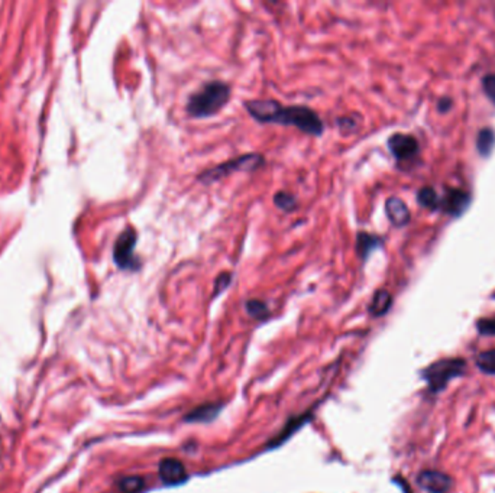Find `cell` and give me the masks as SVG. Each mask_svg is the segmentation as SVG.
I'll use <instances>...</instances> for the list:
<instances>
[{
  "label": "cell",
  "mask_w": 495,
  "mask_h": 493,
  "mask_svg": "<svg viewBox=\"0 0 495 493\" xmlns=\"http://www.w3.org/2000/svg\"><path fill=\"white\" fill-rule=\"evenodd\" d=\"M245 108L261 123L294 126L312 136H320L324 130L319 115L307 106H283L277 100L261 99L245 101Z\"/></svg>",
  "instance_id": "cell-1"
},
{
  "label": "cell",
  "mask_w": 495,
  "mask_h": 493,
  "mask_svg": "<svg viewBox=\"0 0 495 493\" xmlns=\"http://www.w3.org/2000/svg\"><path fill=\"white\" fill-rule=\"evenodd\" d=\"M229 99L231 86L228 83L219 80L209 81L188 97L185 111L191 118H210L225 107Z\"/></svg>",
  "instance_id": "cell-2"
},
{
  "label": "cell",
  "mask_w": 495,
  "mask_h": 493,
  "mask_svg": "<svg viewBox=\"0 0 495 493\" xmlns=\"http://www.w3.org/2000/svg\"><path fill=\"white\" fill-rule=\"evenodd\" d=\"M466 361L462 358L439 359L422 370V379L427 383L432 394L442 392L449 382L460 377L466 372Z\"/></svg>",
  "instance_id": "cell-3"
},
{
  "label": "cell",
  "mask_w": 495,
  "mask_h": 493,
  "mask_svg": "<svg viewBox=\"0 0 495 493\" xmlns=\"http://www.w3.org/2000/svg\"><path fill=\"white\" fill-rule=\"evenodd\" d=\"M265 158L261 154H246V155H240L235 159H231L228 162L220 163V166H216L213 168H209L206 171H203L197 180L200 182H203L204 185H209L212 182H216L219 180H222L228 175H231L232 173H238V171H243V173H252L255 170H258L259 167L264 166Z\"/></svg>",
  "instance_id": "cell-4"
},
{
  "label": "cell",
  "mask_w": 495,
  "mask_h": 493,
  "mask_svg": "<svg viewBox=\"0 0 495 493\" xmlns=\"http://www.w3.org/2000/svg\"><path fill=\"white\" fill-rule=\"evenodd\" d=\"M138 235L135 229H125L115 242L114 261L119 269L138 270L141 268V259L135 255Z\"/></svg>",
  "instance_id": "cell-5"
},
{
  "label": "cell",
  "mask_w": 495,
  "mask_h": 493,
  "mask_svg": "<svg viewBox=\"0 0 495 493\" xmlns=\"http://www.w3.org/2000/svg\"><path fill=\"white\" fill-rule=\"evenodd\" d=\"M387 145L398 163H410L416 161L420 154V144L412 135L394 133L389 138Z\"/></svg>",
  "instance_id": "cell-6"
},
{
  "label": "cell",
  "mask_w": 495,
  "mask_h": 493,
  "mask_svg": "<svg viewBox=\"0 0 495 493\" xmlns=\"http://www.w3.org/2000/svg\"><path fill=\"white\" fill-rule=\"evenodd\" d=\"M471 204V194L460 188H446L445 194L440 197V207L444 213L451 217H460Z\"/></svg>",
  "instance_id": "cell-7"
},
{
  "label": "cell",
  "mask_w": 495,
  "mask_h": 493,
  "mask_svg": "<svg viewBox=\"0 0 495 493\" xmlns=\"http://www.w3.org/2000/svg\"><path fill=\"white\" fill-rule=\"evenodd\" d=\"M417 485L427 493H448L453 487V479L439 470H422L417 475Z\"/></svg>",
  "instance_id": "cell-8"
},
{
  "label": "cell",
  "mask_w": 495,
  "mask_h": 493,
  "mask_svg": "<svg viewBox=\"0 0 495 493\" xmlns=\"http://www.w3.org/2000/svg\"><path fill=\"white\" fill-rule=\"evenodd\" d=\"M158 475H159L161 480L169 486H177V485L185 482L188 478L184 464L178 458H174V457H169V458H164L159 461Z\"/></svg>",
  "instance_id": "cell-9"
},
{
  "label": "cell",
  "mask_w": 495,
  "mask_h": 493,
  "mask_svg": "<svg viewBox=\"0 0 495 493\" xmlns=\"http://www.w3.org/2000/svg\"><path fill=\"white\" fill-rule=\"evenodd\" d=\"M385 213H387L390 223L396 227H404L410 223L411 213L407 204L398 197H390L385 201Z\"/></svg>",
  "instance_id": "cell-10"
},
{
  "label": "cell",
  "mask_w": 495,
  "mask_h": 493,
  "mask_svg": "<svg viewBox=\"0 0 495 493\" xmlns=\"http://www.w3.org/2000/svg\"><path fill=\"white\" fill-rule=\"evenodd\" d=\"M220 409H222V404H214V402L203 404L195 409H191L184 417V420L188 423H210L219 416Z\"/></svg>",
  "instance_id": "cell-11"
},
{
  "label": "cell",
  "mask_w": 495,
  "mask_h": 493,
  "mask_svg": "<svg viewBox=\"0 0 495 493\" xmlns=\"http://www.w3.org/2000/svg\"><path fill=\"white\" fill-rule=\"evenodd\" d=\"M382 244L384 240L379 236L367 232H360L356 237V252L361 259L365 261L374 251L379 249Z\"/></svg>",
  "instance_id": "cell-12"
},
{
  "label": "cell",
  "mask_w": 495,
  "mask_h": 493,
  "mask_svg": "<svg viewBox=\"0 0 495 493\" xmlns=\"http://www.w3.org/2000/svg\"><path fill=\"white\" fill-rule=\"evenodd\" d=\"M393 306V295L387 289H378L369 304V313L374 317H382L390 311Z\"/></svg>",
  "instance_id": "cell-13"
},
{
  "label": "cell",
  "mask_w": 495,
  "mask_h": 493,
  "mask_svg": "<svg viewBox=\"0 0 495 493\" xmlns=\"http://www.w3.org/2000/svg\"><path fill=\"white\" fill-rule=\"evenodd\" d=\"M495 148V130L492 127H482L477 136V151L487 158Z\"/></svg>",
  "instance_id": "cell-14"
},
{
  "label": "cell",
  "mask_w": 495,
  "mask_h": 493,
  "mask_svg": "<svg viewBox=\"0 0 495 493\" xmlns=\"http://www.w3.org/2000/svg\"><path fill=\"white\" fill-rule=\"evenodd\" d=\"M417 203L430 211H436L440 207V196L437 194V191L433 187H422L417 191Z\"/></svg>",
  "instance_id": "cell-15"
},
{
  "label": "cell",
  "mask_w": 495,
  "mask_h": 493,
  "mask_svg": "<svg viewBox=\"0 0 495 493\" xmlns=\"http://www.w3.org/2000/svg\"><path fill=\"white\" fill-rule=\"evenodd\" d=\"M475 365L482 373L495 376V349L485 350L477 354Z\"/></svg>",
  "instance_id": "cell-16"
},
{
  "label": "cell",
  "mask_w": 495,
  "mask_h": 493,
  "mask_svg": "<svg viewBox=\"0 0 495 493\" xmlns=\"http://www.w3.org/2000/svg\"><path fill=\"white\" fill-rule=\"evenodd\" d=\"M245 310L252 318H257V320H264L269 316L268 306L264 303V301H259V299L246 301Z\"/></svg>",
  "instance_id": "cell-17"
},
{
  "label": "cell",
  "mask_w": 495,
  "mask_h": 493,
  "mask_svg": "<svg viewBox=\"0 0 495 493\" xmlns=\"http://www.w3.org/2000/svg\"><path fill=\"white\" fill-rule=\"evenodd\" d=\"M144 486L145 480L141 476H128L119 482V489L122 493H141Z\"/></svg>",
  "instance_id": "cell-18"
},
{
  "label": "cell",
  "mask_w": 495,
  "mask_h": 493,
  "mask_svg": "<svg viewBox=\"0 0 495 493\" xmlns=\"http://www.w3.org/2000/svg\"><path fill=\"white\" fill-rule=\"evenodd\" d=\"M274 204L287 213H291L297 208L295 197L293 194L287 193V191H279V193L274 196Z\"/></svg>",
  "instance_id": "cell-19"
},
{
  "label": "cell",
  "mask_w": 495,
  "mask_h": 493,
  "mask_svg": "<svg viewBox=\"0 0 495 493\" xmlns=\"http://www.w3.org/2000/svg\"><path fill=\"white\" fill-rule=\"evenodd\" d=\"M477 332L485 337L495 336V317H484L477 321Z\"/></svg>",
  "instance_id": "cell-20"
},
{
  "label": "cell",
  "mask_w": 495,
  "mask_h": 493,
  "mask_svg": "<svg viewBox=\"0 0 495 493\" xmlns=\"http://www.w3.org/2000/svg\"><path fill=\"white\" fill-rule=\"evenodd\" d=\"M232 277L233 275H232L231 272H222V273H220V275L214 281L213 297H217L219 294H222L232 284Z\"/></svg>",
  "instance_id": "cell-21"
},
{
  "label": "cell",
  "mask_w": 495,
  "mask_h": 493,
  "mask_svg": "<svg viewBox=\"0 0 495 493\" xmlns=\"http://www.w3.org/2000/svg\"><path fill=\"white\" fill-rule=\"evenodd\" d=\"M482 90L485 96L491 100V103L495 106V74H487L482 77Z\"/></svg>",
  "instance_id": "cell-22"
},
{
  "label": "cell",
  "mask_w": 495,
  "mask_h": 493,
  "mask_svg": "<svg viewBox=\"0 0 495 493\" xmlns=\"http://www.w3.org/2000/svg\"><path fill=\"white\" fill-rule=\"evenodd\" d=\"M336 123H338L339 129H342V130H345V129L352 130L353 127H356V126H358V123L355 122V118H352V116H343V118L338 119V120H336Z\"/></svg>",
  "instance_id": "cell-23"
},
{
  "label": "cell",
  "mask_w": 495,
  "mask_h": 493,
  "mask_svg": "<svg viewBox=\"0 0 495 493\" xmlns=\"http://www.w3.org/2000/svg\"><path fill=\"white\" fill-rule=\"evenodd\" d=\"M452 108V99L448 96H444L442 99H439L437 101V111L440 113H448Z\"/></svg>",
  "instance_id": "cell-24"
},
{
  "label": "cell",
  "mask_w": 495,
  "mask_h": 493,
  "mask_svg": "<svg viewBox=\"0 0 495 493\" xmlns=\"http://www.w3.org/2000/svg\"><path fill=\"white\" fill-rule=\"evenodd\" d=\"M396 480V483L404 490L403 493H411V489H410V486L407 485V482H405V479H401V478H396L394 479Z\"/></svg>",
  "instance_id": "cell-25"
},
{
  "label": "cell",
  "mask_w": 495,
  "mask_h": 493,
  "mask_svg": "<svg viewBox=\"0 0 495 493\" xmlns=\"http://www.w3.org/2000/svg\"><path fill=\"white\" fill-rule=\"evenodd\" d=\"M491 298H492V299H495V292L491 295Z\"/></svg>",
  "instance_id": "cell-26"
}]
</instances>
